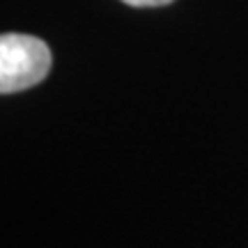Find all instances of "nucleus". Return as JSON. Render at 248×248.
<instances>
[{
    "label": "nucleus",
    "instance_id": "obj_1",
    "mask_svg": "<svg viewBox=\"0 0 248 248\" xmlns=\"http://www.w3.org/2000/svg\"><path fill=\"white\" fill-rule=\"evenodd\" d=\"M51 69V51L46 42L32 35L0 37V92L12 94L42 83Z\"/></svg>",
    "mask_w": 248,
    "mask_h": 248
},
{
    "label": "nucleus",
    "instance_id": "obj_2",
    "mask_svg": "<svg viewBox=\"0 0 248 248\" xmlns=\"http://www.w3.org/2000/svg\"><path fill=\"white\" fill-rule=\"evenodd\" d=\"M131 7H159V5H168L172 0H122Z\"/></svg>",
    "mask_w": 248,
    "mask_h": 248
}]
</instances>
